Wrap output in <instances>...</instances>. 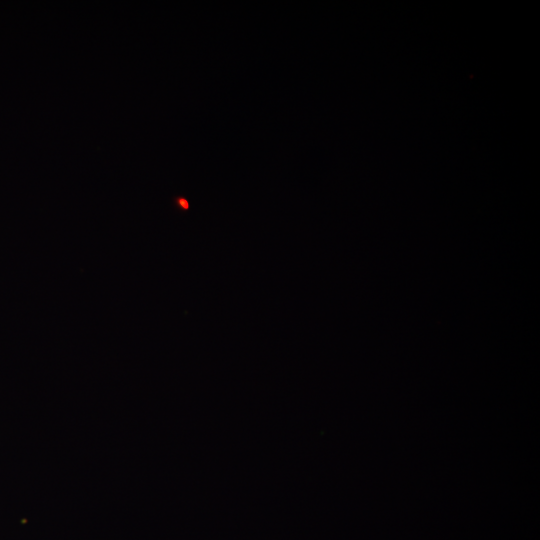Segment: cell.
Segmentation results:
<instances>
[{
	"instance_id": "6da1fadb",
	"label": "cell",
	"mask_w": 540,
	"mask_h": 540,
	"mask_svg": "<svg viewBox=\"0 0 540 540\" xmlns=\"http://www.w3.org/2000/svg\"><path fill=\"white\" fill-rule=\"evenodd\" d=\"M179 202H180V204H181L184 208H186V209L188 208V202H187L186 200L180 199Z\"/></svg>"
}]
</instances>
